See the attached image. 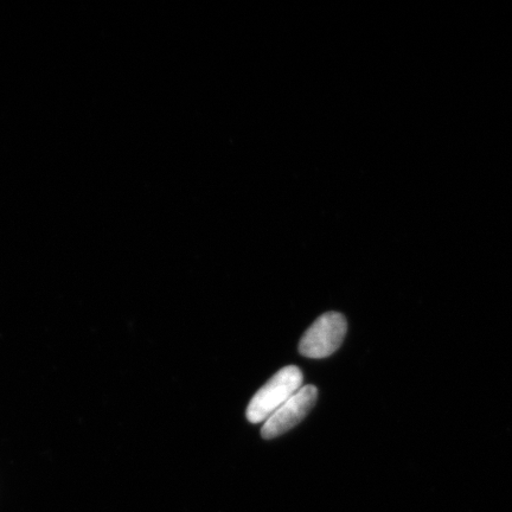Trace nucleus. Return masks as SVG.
Wrapping results in <instances>:
<instances>
[{"instance_id": "obj_1", "label": "nucleus", "mask_w": 512, "mask_h": 512, "mask_svg": "<svg viewBox=\"0 0 512 512\" xmlns=\"http://www.w3.org/2000/svg\"><path fill=\"white\" fill-rule=\"evenodd\" d=\"M303 381L302 370L298 367L280 369L249 402L246 412L248 421L252 424L266 421L303 387Z\"/></svg>"}, {"instance_id": "obj_2", "label": "nucleus", "mask_w": 512, "mask_h": 512, "mask_svg": "<svg viewBox=\"0 0 512 512\" xmlns=\"http://www.w3.org/2000/svg\"><path fill=\"white\" fill-rule=\"evenodd\" d=\"M347 319L338 312L320 316L305 332L299 343L300 355L320 360L329 357L341 348L347 335Z\"/></svg>"}, {"instance_id": "obj_3", "label": "nucleus", "mask_w": 512, "mask_h": 512, "mask_svg": "<svg viewBox=\"0 0 512 512\" xmlns=\"http://www.w3.org/2000/svg\"><path fill=\"white\" fill-rule=\"evenodd\" d=\"M317 399L318 390L315 386L309 384V386L300 388L290 400L285 402L265 421L261 430L262 438L271 440L292 430L312 411Z\"/></svg>"}]
</instances>
